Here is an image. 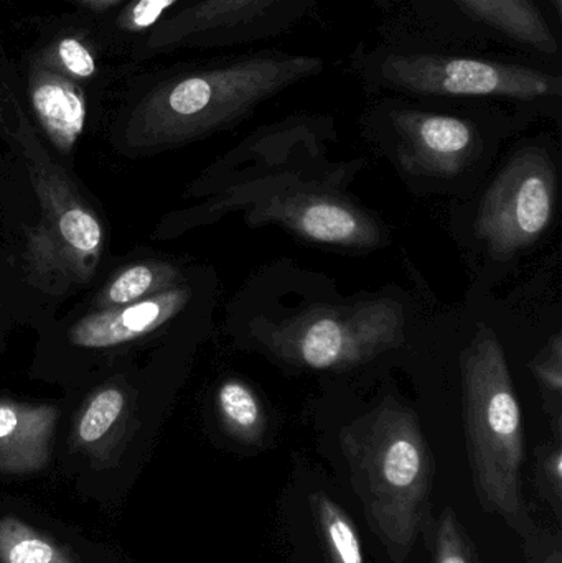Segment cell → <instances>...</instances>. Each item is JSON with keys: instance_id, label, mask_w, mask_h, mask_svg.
<instances>
[{"instance_id": "obj_1", "label": "cell", "mask_w": 562, "mask_h": 563, "mask_svg": "<svg viewBox=\"0 0 562 563\" xmlns=\"http://www.w3.org/2000/svg\"><path fill=\"white\" fill-rule=\"evenodd\" d=\"M340 446L370 528L395 563H405L425 525L434 460L415 410L395 397L349 423Z\"/></svg>"}, {"instance_id": "obj_2", "label": "cell", "mask_w": 562, "mask_h": 563, "mask_svg": "<svg viewBox=\"0 0 562 563\" xmlns=\"http://www.w3.org/2000/svg\"><path fill=\"white\" fill-rule=\"evenodd\" d=\"M316 56H251L172 79L139 104L129 122L134 144L190 141L246 118L257 106L322 71Z\"/></svg>"}, {"instance_id": "obj_3", "label": "cell", "mask_w": 562, "mask_h": 563, "mask_svg": "<svg viewBox=\"0 0 562 563\" xmlns=\"http://www.w3.org/2000/svg\"><path fill=\"white\" fill-rule=\"evenodd\" d=\"M462 393L469 460L482 506L515 531L530 528L520 492L525 462L524 417L500 340L478 327L462 353Z\"/></svg>"}, {"instance_id": "obj_4", "label": "cell", "mask_w": 562, "mask_h": 563, "mask_svg": "<svg viewBox=\"0 0 562 563\" xmlns=\"http://www.w3.org/2000/svg\"><path fill=\"white\" fill-rule=\"evenodd\" d=\"M406 311L398 300L375 298L350 305H316L261 334L284 363L343 371L368 363L405 340Z\"/></svg>"}, {"instance_id": "obj_5", "label": "cell", "mask_w": 562, "mask_h": 563, "mask_svg": "<svg viewBox=\"0 0 562 563\" xmlns=\"http://www.w3.org/2000/svg\"><path fill=\"white\" fill-rule=\"evenodd\" d=\"M558 174L541 148L518 152L488 187L475 233L495 257H511L537 243L553 221Z\"/></svg>"}, {"instance_id": "obj_6", "label": "cell", "mask_w": 562, "mask_h": 563, "mask_svg": "<svg viewBox=\"0 0 562 563\" xmlns=\"http://www.w3.org/2000/svg\"><path fill=\"white\" fill-rule=\"evenodd\" d=\"M382 75L386 82L401 91L425 96L535 101L561 92L557 76L514 63L467 56L392 55L383 62Z\"/></svg>"}, {"instance_id": "obj_7", "label": "cell", "mask_w": 562, "mask_h": 563, "mask_svg": "<svg viewBox=\"0 0 562 563\" xmlns=\"http://www.w3.org/2000/svg\"><path fill=\"white\" fill-rule=\"evenodd\" d=\"M247 221L253 227L279 224L300 240L349 250H372L385 238L368 211L335 191L302 181L253 190Z\"/></svg>"}, {"instance_id": "obj_8", "label": "cell", "mask_w": 562, "mask_h": 563, "mask_svg": "<svg viewBox=\"0 0 562 563\" xmlns=\"http://www.w3.org/2000/svg\"><path fill=\"white\" fill-rule=\"evenodd\" d=\"M393 125L403 167L415 175L455 177L477 157L481 139L472 122L448 114L398 111Z\"/></svg>"}, {"instance_id": "obj_9", "label": "cell", "mask_w": 562, "mask_h": 563, "mask_svg": "<svg viewBox=\"0 0 562 563\" xmlns=\"http://www.w3.org/2000/svg\"><path fill=\"white\" fill-rule=\"evenodd\" d=\"M188 300V291L172 290L122 310L101 311L79 321L71 341L82 347H108L125 343L155 330L174 317Z\"/></svg>"}, {"instance_id": "obj_10", "label": "cell", "mask_w": 562, "mask_h": 563, "mask_svg": "<svg viewBox=\"0 0 562 563\" xmlns=\"http://www.w3.org/2000/svg\"><path fill=\"white\" fill-rule=\"evenodd\" d=\"M30 98L53 144L68 152L85 129L86 99L81 88L71 79L38 65L30 79Z\"/></svg>"}, {"instance_id": "obj_11", "label": "cell", "mask_w": 562, "mask_h": 563, "mask_svg": "<svg viewBox=\"0 0 562 563\" xmlns=\"http://www.w3.org/2000/svg\"><path fill=\"white\" fill-rule=\"evenodd\" d=\"M52 410L0 404V473H32L48 460Z\"/></svg>"}, {"instance_id": "obj_12", "label": "cell", "mask_w": 562, "mask_h": 563, "mask_svg": "<svg viewBox=\"0 0 562 563\" xmlns=\"http://www.w3.org/2000/svg\"><path fill=\"white\" fill-rule=\"evenodd\" d=\"M475 20L537 52L554 55L558 40L533 0H455Z\"/></svg>"}, {"instance_id": "obj_13", "label": "cell", "mask_w": 562, "mask_h": 563, "mask_svg": "<svg viewBox=\"0 0 562 563\" xmlns=\"http://www.w3.org/2000/svg\"><path fill=\"white\" fill-rule=\"evenodd\" d=\"M276 2L279 0H201L167 20L155 33L152 45H174L201 33L244 25Z\"/></svg>"}, {"instance_id": "obj_14", "label": "cell", "mask_w": 562, "mask_h": 563, "mask_svg": "<svg viewBox=\"0 0 562 563\" xmlns=\"http://www.w3.org/2000/svg\"><path fill=\"white\" fill-rule=\"evenodd\" d=\"M317 532L329 563H365L359 532L345 509L326 493L310 496Z\"/></svg>"}, {"instance_id": "obj_15", "label": "cell", "mask_w": 562, "mask_h": 563, "mask_svg": "<svg viewBox=\"0 0 562 563\" xmlns=\"http://www.w3.org/2000/svg\"><path fill=\"white\" fill-rule=\"evenodd\" d=\"M218 412L227 432L243 443H260L267 420L263 404L253 389L240 379L221 384L217 396Z\"/></svg>"}, {"instance_id": "obj_16", "label": "cell", "mask_w": 562, "mask_h": 563, "mask_svg": "<svg viewBox=\"0 0 562 563\" xmlns=\"http://www.w3.org/2000/svg\"><path fill=\"white\" fill-rule=\"evenodd\" d=\"M0 563H78L68 551L16 518L0 519Z\"/></svg>"}, {"instance_id": "obj_17", "label": "cell", "mask_w": 562, "mask_h": 563, "mask_svg": "<svg viewBox=\"0 0 562 563\" xmlns=\"http://www.w3.org/2000/svg\"><path fill=\"white\" fill-rule=\"evenodd\" d=\"M42 66L71 79H89L98 73L91 48L76 36H63L43 52Z\"/></svg>"}, {"instance_id": "obj_18", "label": "cell", "mask_w": 562, "mask_h": 563, "mask_svg": "<svg viewBox=\"0 0 562 563\" xmlns=\"http://www.w3.org/2000/svg\"><path fill=\"white\" fill-rule=\"evenodd\" d=\"M531 371L543 390V397L550 402V413L554 417L557 437H561V396H562V338L557 334L548 346L535 357Z\"/></svg>"}, {"instance_id": "obj_19", "label": "cell", "mask_w": 562, "mask_h": 563, "mask_svg": "<svg viewBox=\"0 0 562 563\" xmlns=\"http://www.w3.org/2000/svg\"><path fill=\"white\" fill-rule=\"evenodd\" d=\"M124 409V396L118 389H106L95 396L78 423V439L95 445L108 435Z\"/></svg>"}, {"instance_id": "obj_20", "label": "cell", "mask_w": 562, "mask_h": 563, "mask_svg": "<svg viewBox=\"0 0 562 563\" xmlns=\"http://www.w3.org/2000/svg\"><path fill=\"white\" fill-rule=\"evenodd\" d=\"M58 233L63 243L76 254L96 256L101 246V227L98 220L81 207H71L59 217Z\"/></svg>"}, {"instance_id": "obj_21", "label": "cell", "mask_w": 562, "mask_h": 563, "mask_svg": "<svg viewBox=\"0 0 562 563\" xmlns=\"http://www.w3.org/2000/svg\"><path fill=\"white\" fill-rule=\"evenodd\" d=\"M434 563H477L474 545L451 508L442 511L436 525Z\"/></svg>"}, {"instance_id": "obj_22", "label": "cell", "mask_w": 562, "mask_h": 563, "mask_svg": "<svg viewBox=\"0 0 562 563\" xmlns=\"http://www.w3.org/2000/svg\"><path fill=\"white\" fill-rule=\"evenodd\" d=\"M540 485L548 501L561 518L562 503V449L561 437L557 442L543 446L540 452Z\"/></svg>"}, {"instance_id": "obj_23", "label": "cell", "mask_w": 562, "mask_h": 563, "mask_svg": "<svg viewBox=\"0 0 562 563\" xmlns=\"http://www.w3.org/2000/svg\"><path fill=\"white\" fill-rule=\"evenodd\" d=\"M178 0H131L118 19L124 32L139 33L151 29Z\"/></svg>"}, {"instance_id": "obj_24", "label": "cell", "mask_w": 562, "mask_h": 563, "mask_svg": "<svg viewBox=\"0 0 562 563\" xmlns=\"http://www.w3.org/2000/svg\"><path fill=\"white\" fill-rule=\"evenodd\" d=\"M152 282H154V274L148 267H131L112 282L108 290V300L112 305L131 303L147 294Z\"/></svg>"}, {"instance_id": "obj_25", "label": "cell", "mask_w": 562, "mask_h": 563, "mask_svg": "<svg viewBox=\"0 0 562 563\" xmlns=\"http://www.w3.org/2000/svg\"><path fill=\"white\" fill-rule=\"evenodd\" d=\"M75 2L86 7V9L95 10V12H101V10L109 9V7L115 5L121 0H75Z\"/></svg>"}, {"instance_id": "obj_26", "label": "cell", "mask_w": 562, "mask_h": 563, "mask_svg": "<svg viewBox=\"0 0 562 563\" xmlns=\"http://www.w3.org/2000/svg\"><path fill=\"white\" fill-rule=\"evenodd\" d=\"M544 563H562L561 552H554V554L550 555Z\"/></svg>"}, {"instance_id": "obj_27", "label": "cell", "mask_w": 562, "mask_h": 563, "mask_svg": "<svg viewBox=\"0 0 562 563\" xmlns=\"http://www.w3.org/2000/svg\"><path fill=\"white\" fill-rule=\"evenodd\" d=\"M551 5H553L554 12L558 13V15H561L562 12V0H550Z\"/></svg>"}]
</instances>
